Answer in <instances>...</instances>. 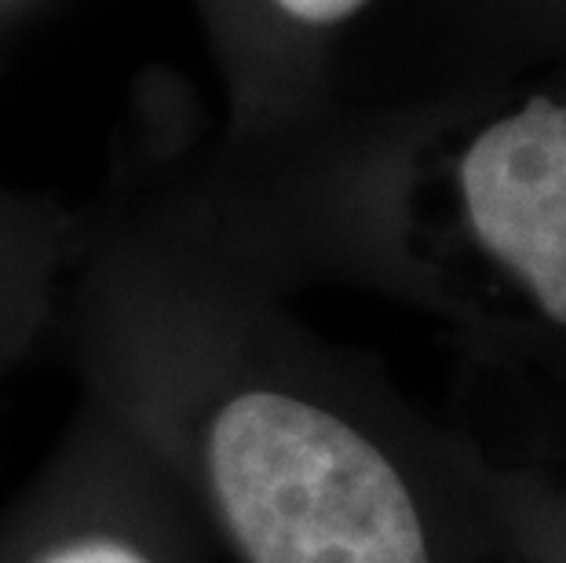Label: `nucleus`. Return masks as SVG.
<instances>
[{"instance_id": "423d86ee", "label": "nucleus", "mask_w": 566, "mask_h": 563, "mask_svg": "<svg viewBox=\"0 0 566 563\" xmlns=\"http://www.w3.org/2000/svg\"><path fill=\"white\" fill-rule=\"evenodd\" d=\"M366 4L373 0H279V8L304 27H336V22L358 15Z\"/></svg>"}, {"instance_id": "7ed1b4c3", "label": "nucleus", "mask_w": 566, "mask_h": 563, "mask_svg": "<svg viewBox=\"0 0 566 563\" xmlns=\"http://www.w3.org/2000/svg\"><path fill=\"white\" fill-rule=\"evenodd\" d=\"M0 563H223V553L154 442L77 385L52 447L0 505Z\"/></svg>"}, {"instance_id": "f257e3e1", "label": "nucleus", "mask_w": 566, "mask_h": 563, "mask_svg": "<svg viewBox=\"0 0 566 563\" xmlns=\"http://www.w3.org/2000/svg\"><path fill=\"white\" fill-rule=\"evenodd\" d=\"M77 385L154 442L231 563H526L509 465L260 311L117 304Z\"/></svg>"}, {"instance_id": "39448f33", "label": "nucleus", "mask_w": 566, "mask_h": 563, "mask_svg": "<svg viewBox=\"0 0 566 563\" xmlns=\"http://www.w3.org/2000/svg\"><path fill=\"white\" fill-rule=\"evenodd\" d=\"M534 11L537 22L530 30L537 38V59H566V0H534Z\"/></svg>"}, {"instance_id": "f03ea898", "label": "nucleus", "mask_w": 566, "mask_h": 563, "mask_svg": "<svg viewBox=\"0 0 566 563\" xmlns=\"http://www.w3.org/2000/svg\"><path fill=\"white\" fill-rule=\"evenodd\" d=\"M461 344V417L530 414L479 442L566 428V59L453 143L428 257L406 260Z\"/></svg>"}, {"instance_id": "20e7f679", "label": "nucleus", "mask_w": 566, "mask_h": 563, "mask_svg": "<svg viewBox=\"0 0 566 563\" xmlns=\"http://www.w3.org/2000/svg\"><path fill=\"white\" fill-rule=\"evenodd\" d=\"M504 465L515 479L523 560L566 563V432L530 439Z\"/></svg>"}]
</instances>
